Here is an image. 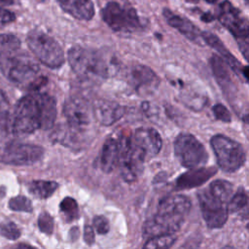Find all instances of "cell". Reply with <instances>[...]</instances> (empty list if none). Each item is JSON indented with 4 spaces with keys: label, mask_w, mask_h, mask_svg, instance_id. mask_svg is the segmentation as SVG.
Listing matches in <instances>:
<instances>
[{
    "label": "cell",
    "mask_w": 249,
    "mask_h": 249,
    "mask_svg": "<svg viewBox=\"0 0 249 249\" xmlns=\"http://www.w3.org/2000/svg\"><path fill=\"white\" fill-rule=\"evenodd\" d=\"M61 10L79 20H90L94 16L91 0H57Z\"/></svg>",
    "instance_id": "obj_21"
},
{
    "label": "cell",
    "mask_w": 249,
    "mask_h": 249,
    "mask_svg": "<svg viewBox=\"0 0 249 249\" xmlns=\"http://www.w3.org/2000/svg\"><path fill=\"white\" fill-rule=\"evenodd\" d=\"M124 114V107L121 104L106 99L95 101L92 107L94 119L103 125H112L118 122Z\"/></svg>",
    "instance_id": "obj_17"
},
{
    "label": "cell",
    "mask_w": 249,
    "mask_h": 249,
    "mask_svg": "<svg viewBox=\"0 0 249 249\" xmlns=\"http://www.w3.org/2000/svg\"><path fill=\"white\" fill-rule=\"evenodd\" d=\"M94 231H93V228L89 225H86L85 226V230H84V240L88 245H91L94 243Z\"/></svg>",
    "instance_id": "obj_37"
},
{
    "label": "cell",
    "mask_w": 249,
    "mask_h": 249,
    "mask_svg": "<svg viewBox=\"0 0 249 249\" xmlns=\"http://www.w3.org/2000/svg\"><path fill=\"white\" fill-rule=\"evenodd\" d=\"M0 233L2 236L6 237L10 240H16L20 236L19 229L13 222L1 224L0 225Z\"/></svg>",
    "instance_id": "obj_31"
},
{
    "label": "cell",
    "mask_w": 249,
    "mask_h": 249,
    "mask_svg": "<svg viewBox=\"0 0 249 249\" xmlns=\"http://www.w3.org/2000/svg\"><path fill=\"white\" fill-rule=\"evenodd\" d=\"M39 65L29 55L18 53V50H2L0 52V71L13 84L38 89L44 77L37 78Z\"/></svg>",
    "instance_id": "obj_1"
},
{
    "label": "cell",
    "mask_w": 249,
    "mask_h": 249,
    "mask_svg": "<svg viewBox=\"0 0 249 249\" xmlns=\"http://www.w3.org/2000/svg\"><path fill=\"white\" fill-rule=\"evenodd\" d=\"M184 218L170 216L157 212L152 218L148 219L143 226L144 237H153L160 234L174 233L182 226Z\"/></svg>",
    "instance_id": "obj_14"
},
{
    "label": "cell",
    "mask_w": 249,
    "mask_h": 249,
    "mask_svg": "<svg viewBox=\"0 0 249 249\" xmlns=\"http://www.w3.org/2000/svg\"><path fill=\"white\" fill-rule=\"evenodd\" d=\"M58 184L54 181L33 180L28 183V192L35 197L45 199L50 197L57 189Z\"/></svg>",
    "instance_id": "obj_25"
},
{
    "label": "cell",
    "mask_w": 249,
    "mask_h": 249,
    "mask_svg": "<svg viewBox=\"0 0 249 249\" xmlns=\"http://www.w3.org/2000/svg\"><path fill=\"white\" fill-rule=\"evenodd\" d=\"M120 155V143L118 139L107 138L102 145L99 155L100 168L106 172H112L118 166Z\"/></svg>",
    "instance_id": "obj_22"
},
{
    "label": "cell",
    "mask_w": 249,
    "mask_h": 249,
    "mask_svg": "<svg viewBox=\"0 0 249 249\" xmlns=\"http://www.w3.org/2000/svg\"><path fill=\"white\" fill-rule=\"evenodd\" d=\"M0 46L4 50H18L20 47V41L13 34H0Z\"/></svg>",
    "instance_id": "obj_33"
},
{
    "label": "cell",
    "mask_w": 249,
    "mask_h": 249,
    "mask_svg": "<svg viewBox=\"0 0 249 249\" xmlns=\"http://www.w3.org/2000/svg\"><path fill=\"white\" fill-rule=\"evenodd\" d=\"M201 20L205 21V22H210V21H213L214 20V16L210 13H204L202 16H201Z\"/></svg>",
    "instance_id": "obj_38"
},
{
    "label": "cell",
    "mask_w": 249,
    "mask_h": 249,
    "mask_svg": "<svg viewBox=\"0 0 249 249\" xmlns=\"http://www.w3.org/2000/svg\"><path fill=\"white\" fill-rule=\"evenodd\" d=\"M92 224H93V229L99 234H106L110 230L109 222L104 216H101V215L95 216L92 220Z\"/></svg>",
    "instance_id": "obj_34"
},
{
    "label": "cell",
    "mask_w": 249,
    "mask_h": 249,
    "mask_svg": "<svg viewBox=\"0 0 249 249\" xmlns=\"http://www.w3.org/2000/svg\"><path fill=\"white\" fill-rule=\"evenodd\" d=\"M10 127V104L5 93L0 89V138L5 137Z\"/></svg>",
    "instance_id": "obj_26"
},
{
    "label": "cell",
    "mask_w": 249,
    "mask_h": 249,
    "mask_svg": "<svg viewBox=\"0 0 249 249\" xmlns=\"http://www.w3.org/2000/svg\"><path fill=\"white\" fill-rule=\"evenodd\" d=\"M44 155L41 146L11 142L0 150V161L13 165H30L39 161Z\"/></svg>",
    "instance_id": "obj_10"
},
{
    "label": "cell",
    "mask_w": 249,
    "mask_h": 249,
    "mask_svg": "<svg viewBox=\"0 0 249 249\" xmlns=\"http://www.w3.org/2000/svg\"><path fill=\"white\" fill-rule=\"evenodd\" d=\"M210 144L217 160L218 166L226 172L238 170L246 160V154L241 144L231 138L217 134L214 135Z\"/></svg>",
    "instance_id": "obj_6"
},
{
    "label": "cell",
    "mask_w": 249,
    "mask_h": 249,
    "mask_svg": "<svg viewBox=\"0 0 249 249\" xmlns=\"http://www.w3.org/2000/svg\"><path fill=\"white\" fill-rule=\"evenodd\" d=\"M40 108V128L47 130L53 126L56 118L55 99L48 93H37Z\"/></svg>",
    "instance_id": "obj_23"
},
{
    "label": "cell",
    "mask_w": 249,
    "mask_h": 249,
    "mask_svg": "<svg viewBox=\"0 0 249 249\" xmlns=\"http://www.w3.org/2000/svg\"><path fill=\"white\" fill-rule=\"evenodd\" d=\"M202 217L210 229L222 228L228 220V202L209 191L208 188L197 192Z\"/></svg>",
    "instance_id": "obj_9"
},
{
    "label": "cell",
    "mask_w": 249,
    "mask_h": 249,
    "mask_svg": "<svg viewBox=\"0 0 249 249\" xmlns=\"http://www.w3.org/2000/svg\"><path fill=\"white\" fill-rule=\"evenodd\" d=\"M204 1L207 2V3H209V4H214V3L218 2V0H204Z\"/></svg>",
    "instance_id": "obj_40"
},
{
    "label": "cell",
    "mask_w": 249,
    "mask_h": 249,
    "mask_svg": "<svg viewBox=\"0 0 249 249\" xmlns=\"http://www.w3.org/2000/svg\"><path fill=\"white\" fill-rule=\"evenodd\" d=\"M248 196L245 190L241 187L239 188L234 195L231 196L229 204H228V211L230 213H236L243 210L247 206Z\"/></svg>",
    "instance_id": "obj_29"
},
{
    "label": "cell",
    "mask_w": 249,
    "mask_h": 249,
    "mask_svg": "<svg viewBox=\"0 0 249 249\" xmlns=\"http://www.w3.org/2000/svg\"><path fill=\"white\" fill-rule=\"evenodd\" d=\"M217 18L235 38L244 58L247 60L249 53V25L247 18L230 1H224L218 6Z\"/></svg>",
    "instance_id": "obj_5"
},
{
    "label": "cell",
    "mask_w": 249,
    "mask_h": 249,
    "mask_svg": "<svg viewBox=\"0 0 249 249\" xmlns=\"http://www.w3.org/2000/svg\"><path fill=\"white\" fill-rule=\"evenodd\" d=\"M15 2V0H0V4L4 5H12Z\"/></svg>",
    "instance_id": "obj_39"
},
{
    "label": "cell",
    "mask_w": 249,
    "mask_h": 249,
    "mask_svg": "<svg viewBox=\"0 0 249 249\" xmlns=\"http://www.w3.org/2000/svg\"><path fill=\"white\" fill-rule=\"evenodd\" d=\"M192 202L188 196L184 195H169L160 201L158 205V212L185 218V216L190 212Z\"/></svg>",
    "instance_id": "obj_20"
},
{
    "label": "cell",
    "mask_w": 249,
    "mask_h": 249,
    "mask_svg": "<svg viewBox=\"0 0 249 249\" xmlns=\"http://www.w3.org/2000/svg\"><path fill=\"white\" fill-rule=\"evenodd\" d=\"M119 143L120 155L118 165L120 166L121 175L125 182H134L143 172L145 160L135 149L130 138H121Z\"/></svg>",
    "instance_id": "obj_11"
},
{
    "label": "cell",
    "mask_w": 249,
    "mask_h": 249,
    "mask_svg": "<svg viewBox=\"0 0 249 249\" xmlns=\"http://www.w3.org/2000/svg\"><path fill=\"white\" fill-rule=\"evenodd\" d=\"M38 228L46 233L52 234L53 231V219L48 212H42L38 217Z\"/></svg>",
    "instance_id": "obj_32"
},
{
    "label": "cell",
    "mask_w": 249,
    "mask_h": 249,
    "mask_svg": "<svg viewBox=\"0 0 249 249\" xmlns=\"http://www.w3.org/2000/svg\"><path fill=\"white\" fill-rule=\"evenodd\" d=\"M59 209L60 213L63 216V219L68 223L78 219L80 216L78 203L73 197H64L59 204Z\"/></svg>",
    "instance_id": "obj_27"
},
{
    "label": "cell",
    "mask_w": 249,
    "mask_h": 249,
    "mask_svg": "<svg viewBox=\"0 0 249 249\" xmlns=\"http://www.w3.org/2000/svg\"><path fill=\"white\" fill-rule=\"evenodd\" d=\"M186 2H189V3H193V4H196L197 3L199 0H185Z\"/></svg>",
    "instance_id": "obj_41"
},
{
    "label": "cell",
    "mask_w": 249,
    "mask_h": 249,
    "mask_svg": "<svg viewBox=\"0 0 249 249\" xmlns=\"http://www.w3.org/2000/svg\"><path fill=\"white\" fill-rule=\"evenodd\" d=\"M174 154L181 165L189 169L203 166L208 160L205 147L190 133H180L175 138Z\"/></svg>",
    "instance_id": "obj_8"
},
{
    "label": "cell",
    "mask_w": 249,
    "mask_h": 249,
    "mask_svg": "<svg viewBox=\"0 0 249 249\" xmlns=\"http://www.w3.org/2000/svg\"><path fill=\"white\" fill-rule=\"evenodd\" d=\"M68 61L73 72L82 79H106L111 66L100 52L81 46H73L68 51Z\"/></svg>",
    "instance_id": "obj_2"
},
{
    "label": "cell",
    "mask_w": 249,
    "mask_h": 249,
    "mask_svg": "<svg viewBox=\"0 0 249 249\" xmlns=\"http://www.w3.org/2000/svg\"><path fill=\"white\" fill-rule=\"evenodd\" d=\"M100 15L103 21L115 32L132 33L142 27L136 11L117 2L107 3L101 10Z\"/></svg>",
    "instance_id": "obj_7"
},
{
    "label": "cell",
    "mask_w": 249,
    "mask_h": 249,
    "mask_svg": "<svg viewBox=\"0 0 249 249\" xmlns=\"http://www.w3.org/2000/svg\"><path fill=\"white\" fill-rule=\"evenodd\" d=\"M217 172L215 167H196L191 168L181 174L175 181V190L192 189L194 187H199L204 184L207 180L213 177Z\"/></svg>",
    "instance_id": "obj_18"
},
{
    "label": "cell",
    "mask_w": 249,
    "mask_h": 249,
    "mask_svg": "<svg viewBox=\"0 0 249 249\" xmlns=\"http://www.w3.org/2000/svg\"><path fill=\"white\" fill-rule=\"evenodd\" d=\"M127 81L139 93L152 92L160 84L159 76L150 67L142 64L133 65L128 69Z\"/></svg>",
    "instance_id": "obj_15"
},
{
    "label": "cell",
    "mask_w": 249,
    "mask_h": 249,
    "mask_svg": "<svg viewBox=\"0 0 249 249\" xmlns=\"http://www.w3.org/2000/svg\"><path fill=\"white\" fill-rule=\"evenodd\" d=\"M162 14L166 18L167 23L178 30L187 39L198 45L202 44L203 40L201 38V31L191 20L173 14L169 9H163Z\"/></svg>",
    "instance_id": "obj_19"
},
{
    "label": "cell",
    "mask_w": 249,
    "mask_h": 249,
    "mask_svg": "<svg viewBox=\"0 0 249 249\" xmlns=\"http://www.w3.org/2000/svg\"><path fill=\"white\" fill-rule=\"evenodd\" d=\"M26 43L32 53L44 65L55 69L64 63V53L59 43L39 29L29 31Z\"/></svg>",
    "instance_id": "obj_3"
},
{
    "label": "cell",
    "mask_w": 249,
    "mask_h": 249,
    "mask_svg": "<svg viewBox=\"0 0 249 249\" xmlns=\"http://www.w3.org/2000/svg\"><path fill=\"white\" fill-rule=\"evenodd\" d=\"M201 38L207 45L217 51V53L221 55L222 59L228 64L229 67H231L232 71H234L238 76L242 77V79L246 83L248 82L247 66H242L240 62L229 52V50L224 46L223 42L215 34L209 31H203L201 32Z\"/></svg>",
    "instance_id": "obj_16"
},
{
    "label": "cell",
    "mask_w": 249,
    "mask_h": 249,
    "mask_svg": "<svg viewBox=\"0 0 249 249\" xmlns=\"http://www.w3.org/2000/svg\"><path fill=\"white\" fill-rule=\"evenodd\" d=\"M9 207L13 211L18 212H32L33 206L29 198L24 196H17L10 199Z\"/></svg>",
    "instance_id": "obj_30"
},
{
    "label": "cell",
    "mask_w": 249,
    "mask_h": 249,
    "mask_svg": "<svg viewBox=\"0 0 249 249\" xmlns=\"http://www.w3.org/2000/svg\"><path fill=\"white\" fill-rule=\"evenodd\" d=\"M16 19V15L4 8L0 7V26L13 22Z\"/></svg>",
    "instance_id": "obj_36"
},
{
    "label": "cell",
    "mask_w": 249,
    "mask_h": 249,
    "mask_svg": "<svg viewBox=\"0 0 249 249\" xmlns=\"http://www.w3.org/2000/svg\"><path fill=\"white\" fill-rule=\"evenodd\" d=\"M63 115L74 130H80L90 123V110L87 101L81 96L67 98L63 105Z\"/></svg>",
    "instance_id": "obj_13"
},
{
    "label": "cell",
    "mask_w": 249,
    "mask_h": 249,
    "mask_svg": "<svg viewBox=\"0 0 249 249\" xmlns=\"http://www.w3.org/2000/svg\"><path fill=\"white\" fill-rule=\"evenodd\" d=\"M130 139L145 161L155 158L160 153L162 146V140L160 133L151 127H141L136 129Z\"/></svg>",
    "instance_id": "obj_12"
},
{
    "label": "cell",
    "mask_w": 249,
    "mask_h": 249,
    "mask_svg": "<svg viewBox=\"0 0 249 249\" xmlns=\"http://www.w3.org/2000/svg\"><path fill=\"white\" fill-rule=\"evenodd\" d=\"M210 65L216 81L226 93L233 91L234 84L232 83L230 71L228 70V64L222 59L221 56L213 55L210 58ZM225 93V94H226Z\"/></svg>",
    "instance_id": "obj_24"
},
{
    "label": "cell",
    "mask_w": 249,
    "mask_h": 249,
    "mask_svg": "<svg viewBox=\"0 0 249 249\" xmlns=\"http://www.w3.org/2000/svg\"><path fill=\"white\" fill-rule=\"evenodd\" d=\"M176 241V236L173 233L160 234L150 237L144 244L145 248L158 249V248H170Z\"/></svg>",
    "instance_id": "obj_28"
},
{
    "label": "cell",
    "mask_w": 249,
    "mask_h": 249,
    "mask_svg": "<svg viewBox=\"0 0 249 249\" xmlns=\"http://www.w3.org/2000/svg\"><path fill=\"white\" fill-rule=\"evenodd\" d=\"M12 132L17 136L33 133L40 128V108L37 93L21 97L14 110L10 120Z\"/></svg>",
    "instance_id": "obj_4"
},
{
    "label": "cell",
    "mask_w": 249,
    "mask_h": 249,
    "mask_svg": "<svg viewBox=\"0 0 249 249\" xmlns=\"http://www.w3.org/2000/svg\"><path fill=\"white\" fill-rule=\"evenodd\" d=\"M212 111L217 120L225 123H230L231 121V116L230 111L223 104L214 105L212 108Z\"/></svg>",
    "instance_id": "obj_35"
}]
</instances>
